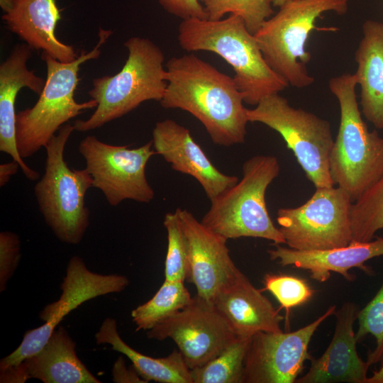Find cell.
I'll return each mask as SVG.
<instances>
[{
	"label": "cell",
	"mask_w": 383,
	"mask_h": 383,
	"mask_svg": "<svg viewBox=\"0 0 383 383\" xmlns=\"http://www.w3.org/2000/svg\"><path fill=\"white\" fill-rule=\"evenodd\" d=\"M31 55L32 48L28 44H17L0 65V151L18 162L27 179L35 181L40 173L26 164L17 148L15 110L16 96L21 89L28 88L40 95L45 84V80L28 70L27 62Z\"/></svg>",
	"instance_id": "cell-19"
},
{
	"label": "cell",
	"mask_w": 383,
	"mask_h": 383,
	"mask_svg": "<svg viewBox=\"0 0 383 383\" xmlns=\"http://www.w3.org/2000/svg\"><path fill=\"white\" fill-rule=\"evenodd\" d=\"M13 1L14 0H0L1 7L4 11V13L8 11L11 9Z\"/></svg>",
	"instance_id": "cell-37"
},
{
	"label": "cell",
	"mask_w": 383,
	"mask_h": 383,
	"mask_svg": "<svg viewBox=\"0 0 383 383\" xmlns=\"http://www.w3.org/2000/svg\"><path fill=\"white\" fill-rule=\"evenodd\" d=\"M124 46L128 57L114 75L95 78L89 91L97 102L87 120L77 119L73 126L79 132L90 131L121 118L146 101H160L167 87V71L162 50L148 38L134 36Z\"/></svg>",
	"instance_id": "cell-4"
},
{
	"label": "cell",
	"mask_w": 383,
	"mask_h": 383,
	"mask_svg": "<svg viewBox=\"0 0 383 383\" xmlns=\"http://www.w3.org/2000/svg\"><path fill=\"white\" fill-rule=\"evenodd\" d=\"M264 288L278 300L281 307L286 309L287 318L292 308L308 301L314 291L303 279L285 274L267 273L263 279Z\"/></svg>",
	"instance_id": "cell-31"
},
{
	"label": "cell",
	"mask_w": 383,
	"mask_h": 383,
	"mask_svg": "<svg viewBox=\"0 0 383 383\" xmlns=\"http://www.w3.org/2000/svg\"><path fill=\"white\" fill-rule=\"evenodd\" d=\"M359 327L355 333L357 342L370 334L376 340V347L370 351L367 362L370 365H383V283L373 299L357 315Z\"/></svg>",
	"instance_id": "cell-30"
},
{
	"label": "cell",
	"mask_w": 383,
	"mask_h": 383,
	"mask_svg": "<svg viewBox=\"0 0 383 383\" xmlns=\"http://www.w3.org/2000/svg\"><path fill=\"white\" fill-rule=\"evenodd\" d=\"M349 0H290L279 6L254 34L267 65L289 85L301 89L314 82L306 50L315 22L324 12L345 14Z\"/></svg>",
	"instance_id": "cell-8"
},
{
	"label": "cell",
	"mask_w": 383,
	"mask_h": 383,
	"mask_svg": "<svg viewBox=\"0 0 383 383\" xmlns=\"http://www.w3.org/2000/svg\"><path fill=\"white\" fill-rule=\"evenodd\" d=\"M247 116L248 122L265 124L282 137L316 188L335 185L329 165L334 143L329 121L294 108L279 93L265 97L255 108L248 109Z\"/></svg>",
	"instance_id": "cell-9"
},
{
	"label": "cell",
	"mask_w": 383,
	"mask_h": 383,
	"mask_svg": "<svg viewBox=\"0 0 383 383\" xmlns=\"http://www.w3.org/2000/svg\"><path fill=\"white\" fill-rule=\"evenodd\" d=\"M128 279L119 274H100L88 270L83 260L73 256L60 286V299L46 306L40 313L45 323L26 331L20 345L2 358L0 371L21 363L37 353L48 342L62 320L84 302L99 296L120 292L128 285Z\"/></svg>",
	"instance_id": "cell-12"
},
{
	"label": "cell",
	"mask_w": 383,
	"mask_h": 383,
	"mask_svg": "<svg viewBox=\"0 0 383 383\" xmlns=\"http://www.w3.org/2000/svg\"><path fill=\"white\" fill-rule=\"evenodd\" d=\"M147 335L157 340H173L190 370L209 362L237 339L213 305L197 295L186 307L148 331Z\"/></svg>",
	"instance_id": "cell-13"
},
{
	"label": "cell",
	"mask_w": 383,
	"mask_h": 383,
	"mask_svg": "<svg viewBox=\"0 0 383 383\" xmlns=\"http://www.w3.org/2000/svg\"><path fill=\"white\" fill-rule=\"evenodd\" d=\"M121 357L116 362L113 369V382H146L136 370H127Z\"/></svg>",
	"instance_id": "cell-34"
},
{
	"label": "cell",
	"mask_w": 383,
	"mask_h": 383,
	"mask_svg": "<svg viewBox=\"0 0 383 383\" xmlns=\"http://www.w3.org/2000/svg\"><path fill=\"white\" fill-rule=\"evenodd\" d=\"M184 283L165 280L152 299L132 311L136 331L150 330L190 304L192 297Z\"/></svg>",
	"instance_id": "cell-25"
},
{
	"label": "cell",
	"mask_w": 383,
	"mask_h": 383,
	"mask_svg": "<svg viewBox=\"0 0 383 383\" xmlns=\"http://www.w3.org/2000/svg\"><path fill=\"white\" fill-rule=\"evenodd\" d=\"M362 29L354 73L360 87V111L377 129L383 130V22L367 20Z\"/></svg>",
	"instance_id": "cell-22"
},
{
	"label": "cell",
	"mask_w": 383,
	"mask_h": 383,
	"mask_svg": "<svg viewBox=\"0 0 383 383\" xmlns=\"http://www.w3.org/2000/svg\"><path fill=\"white\" fill-rule=\"evenodd\" d=\"M274 0H204L207 18L219 20L226 14L240 16L248 30L255 34L274 15Z\"/></svg>",
	"instance_id": "cell-28"
},
{
	"label": "cell",
	"mask_w": 383,
	"mask_h": 383,
	"mask_svg": "<svg viewBox=\"0 0 383 383\" xmlns=\"http://www.w3.org/2000/svg\"><path fill=\"white\" fill-rule=\"evenodd\" d=\"M98 344H109L113 350L126 355L133 368L146 382L192 383L191 370L179 350H174L168 356L155 358L136 351L121 338L117 323L113 318H107L95 335Z\"/></svg>",
	"instance_id": "cell-24"
},
{
	"label": "cell",
	"mask_w": 383,
	"mask_h": 383,
	"mask_svg": "<svg viewBox=\"0 0 383 383\" xmlns=\"http://www.w3.org/2000/svg\"><path fill=\"white\" fill-rule=\"evenodd\" d=\"M336 311L323 315L294 332H258L250 340L242 383H294L310 358L308 348L318 326Z\"/></svg>",
	"instance_id": "cell-14"
},
{
	"label": "cell",
	"mask_w": 383,
	"mask_h": 383,
	"mask_svg": "<svg viewBox=\"0 0 383 383\" xmlns=\"http://www.w3.org/2000/svg\"><path fill=\"white\" fill-rule=\"evenodd\" d=\"M76 344L62 326L53 331L45 345L19 365L27 379L44 383H100L76 354Z\"/></svg>",
	"instance_id": "cell-23"
},
{
	"label": "cell",
	"mask_w": 383,
	"mask_h": 383,
	"mask_svg": "<svg viewBox=\"0 0 383 383\" xmlns=\"http://www.w3.org/2000/svg\"><path fill=\"white\" fill-rule=\"evenodd\" d=\"M1 18L9 29L32 49L41 50L63 62L78 57L72 45L63 43L55 35L61 19L55 0H14Z\"/></svg>",
	"instance_id": "cell-21"
},
{
	"label": "cell",
	"mask_w": 383,
	"mask_h": 383,
	"mask_svg": "<svg viewBox=\"0 0 383 383\" xmlns=\"http://www.w3.org/2000/svg\"><path fill=\"white\" fill-rule=\"evenodd\" d=\"M20 165L18 162L13 160L0 165V187H4L10 180L13 175H15Z\"/></svg>",
	"instance_id": "cell-35"
},
{
	"label": "cell",
	"mask_w": 383,
	"mask_h": 383,
	"mask_svg": "<svg viewBox=\"0 0 383 383\" xmlns=\"http://www.w3.org/2000/svg\"><path fill=\"white\" fill-rule=\"evenodd\" d=\"M73 125L64 124L45 146V172L34 187L39 210L47 225L62 242L79 244L89 225L85 195L92 187L87 169H71L65 160Z\"/></svg>",
	"instance_id": "cell-7"
},
{
	"label": "cell",
	"mask_w": 383,
	"mask_h": 383,
	"mask_svg": "<svg viewBox=\"0 0 383 383\" xmlns=\"http://www.w3.org/2000/svg\"><path fill=\"white\" fill-rule=\"evenodd\" d=\"M366 383H383V365L379 370L373 372V374L367 377Z\"/></svg>",
	"instance_id": "cell-36"
},
{
	"label": "cell",
	"mask_w": 383,
	"mask_h": 383,
	"mask_svg": "<svg viewBox=\"0 0 383 383\" xmlns=\"http://www.w3.org/2000/svg\"><path fill=\"white\" fill-rule=\"evenodd\" d=\"M267 250L271 260H277L282 266L291 265L307 270L311 277L323 282L331 277V272L342 274L352 281L355 277L348 272L353 267L369 272L365 262L373 257L383 255V238L368 242H351L344 247L323 250H298L274 245Z\"/></svg>",
	"instance_id": "cell-20"
},
{
	"label": "cell",
	"mask_w": 383,
	"mask_h": 383,
	"mask_svg": "<svg viewBox=\"0 0 383 383\" xmlns=\"http://www.w3.org/2000/svg\"><path fill=\"white\" fill-rule=\"evenodd\" d=\"M165 68L167 84L160 101L163 108L192 114L218 145L244 143L248 109L233 77L193 53L171 57Z\"/></svg>",
	"instance_id": "cell-1"
},
{
	"label": "cell",
	"mask_w": 383,
	"mask_h": 383,
	"mask_svg": "<svg viewBox=\"0 0 383 383\" xmlns=\"http://www.w3.org/2000/svg\"><path fill=\"white\" fill-rule=\"evenodd\" d=\"M290 1V0H274L273 1V6H281L282 5H283L284 3H286L287 1Z\"/></svg>",
	"instance_id": "cell-38"
},
{
	"label": "cell",
	"mask_w": 383,
	"mask_h": 383,
	"mask_svg": "<svg viewBox=\"0 0 383 383\" xmlns=\"http://www.w3.org/2000/svg\"><path fill=\"white\" fill-rule=\"evenodd\" d=\"M213 305L237 338H250L258 332L280 333L283 316L238 269L216 295Z\"/></svg>",
	"instance_id": "cell-18"
},
{
	"label": "cell",
	"mask_w": 383,
	"mask_h": 383,
	"mask_svg": "<svg viewBox=\"0 0 383 383\" xmlns=\"http://www.w3.org/2000/svg\"><path fill=\"white\" fill-rule=\"evenodd\" d=\"M250 338H239L206 364L191 370L192 383H242Z\"/></svg>",
	"instance_id": "cell-26"
},
{
	"label": "cell",
	"mask_w": 383,
	"mask_h": 383,
	"mask_svg": "<svg viewBox=\"0 0 383 383\" xmlns=\"http://www.w3.org/2000/svg\"><path fill=\"white\" fill-rule=\"evenodd\" d=\"M169 13L180 18H207L203 5L204 0H155Z\"/></svg>",
	"instance_id": "cell-33"
},
{
	"label": "cell",
	"mask_w": 383,
	"mask_h": 383,
	"mask_svg": "<svg viewBox=\"0 0 383 383\" xmlns=\"http://www.w3.org/2000/svg\"><path fill=\"white\" fill-rule=\"evenodd\" d=\"M279 171L275 156L251 157L243 165L242 179L211 201L201 223L226 240L251 237L285 244L265 200L267 189Z\"/></svg>",
	"instance_id": "cell-6"
},
{
	"label": "cell",
	"mask_w": 383,
	"mask_h": 383,
	"mask_svg": "<svg viewBox=\"0 0 383 383\" xmlns=\"http://www.w3.org/2000/svg\"><path fill=\"white\" fill-rule=\"evenodd\" d=\"M163 225L167 233L165 280L184 282L187 279L189 270V248L175 211L165 214Z\"/></svg>",
	"instance_id": "cell-29"
},
{
	"label": "cell",
	"mask_w": 383,
	"mask_h": 383,
	"mask_svg": "<svg viewBox=\"0 0 383 383\" xmlns=\"http://www.w3.org/2000/svg\"><path fill=\"white\" fill-rule=\"evenodd\" d=\"M359 311L351 301L335 311L336 324L328 347L318 358L310 357L311 367L295 383L367 382L370 365L357 354L353 330Z\"/></svg>",
	"instance_id": "cell-17"
},
{
	"label": "cell",
	"mask_w": 383,
	"mask_h": 383,
	"mask_svg": "<svg viewBox=\"0 0 383 383\" xmlns=\"http://www.w3.org/2000/svg\"><path fill=\"white\" fill-rule=\"evenodd\" d=\"M19 237L11 231L0 233V291L6 287L8 281L16 270L21 258Z\"/></svg>",
	"instance_id": "cell-32"
},
{
	"label": "cell",
	"mask_w": 383,
	"mask_h": 383,
	"mask_svg": "<svg viewBox=\"0 0 383 383\" xmlns=\"http://www.w3.org/2000/svg\"><path fill=\"white\" fill-rule=\"evenodd\" d=\"M177 40L184 50L217 54L233 69V79L244 102L256 106L265 97L285 89L289 84L266 62L255 35L238 16L219 20H182Z\"/></svg>",
	"instance_id": "cell-2"
},
{
	"label": "cell",
	"mask_w": 383,
	"mask_h": 383,
	"mask_svg": "<svg viewBox=\"0 0 383 383\" xmlns=\"http://www.w3.org/2000/svg\"><path fill=\"white\" fill-rule=\"evenodd\" d=\"M152 147L179 172L193 177L211 201L238 182V177L219 171L194 140L189 130L172 119L158 121Z\"/></svg>",
	"instance_id": "cell-16"
},
{
	"label": "cell",
	"mask_w": 383,
	"mask_h": 383,
	"mask_svg": "<svg viewBox=\"0 0 383 383\" xmlns=\"http://www.w3.org/2000/svg\"><path fill=\"white\" fill-rule=\"evenodd\" d=\"M92 187L99 189L107 202L117 206L126 199L150 203L155 192L146 177V165L155 154L152 140L136 148L113 145L94 135L82 139L78 146Z\"/></svg>",
	"instance_id": "cell-11"
},
{
	"label": "cell",
	"mask_w": 383,
	"mask_h": 383,
	"mask_svg": "<svg viewBox=\"0 0 383 383\" xmlns=\"http://www.w3.org/2000/svg\"><path fill=\"white\" fill-rule=\"evenodd\" d=\"M357 80L345 73L328 81L340 107V124L330 155V173L335 185L353 202L383 175V138L369 131L357 101Z\"/></svg>",
	"instance_id": "cell-3"
},
{
	"label": "cell",
	"mask_w": 383,
	"mask_h": 383,
	"mask_svg": "<svg viewBox=\"0 0 383 383\" xmlns=\"http://www.w3.org/2000/svg\"><path fill=\"white\" fill-rule=\"evenodd\" d=\"M111 33V30L99 28V40L94 48L88 52L82 50L70 62L42 53L47 67L44 88L33 106L16 113V143L22 158H28L45 147L69 120L97 106L94 99L77 102L74 94L79 80L80 65L99 57L101 46Z\"/></svg>",
	"instance_id": "cell-5"
},
{
	"label": "cell",
	"mask_w": 383,
	"mask_h": 383,
	"mask_svg": "<svg viewBox=\"0 0 383 383\" xmlns=\"http://www.w3.org/2000/svg\"><path fill=\"white\" fill-rule=\"evenodd\" d=\"M352 242H368L383 228V175L358 199L350 211Z\"/></svg>",
	"instance_id": "cell-27"
},
{
	"label": "cell",
	"mask_w": 383,
	"mask_h": 383,
	"mask_svg": "<svg viewBox=\"0 0 383 383\" xmlns=\"http://www.w3.org/2000/svg\"><path fill=\"white\" fill-rule=\"evenodd\" d=\"M352 204L349 194L339 187H317L304 204L277 210L278 228L285 244L294 250L347 246L352 242Z\"/></svg>",
	"instance_id": "cell-10"
},
{
	"label": "cell",
	"mask_w": 383,
	"mask_h": 383,
	"mask_svg": "<svg viewBox=\"0 0 383 383\" xmlns=\"http://www.w3.org/2000/svg\"><path fill=\"white\" fill-rule=\"evenodd\" d=\"M174 211L188 244L187 280L195 286L197 296L213 304L217 293L238 270L231 257L228 240L206 227L188 210L177 208Z\"/></svg>",
	"instance_id": "cell-15"
}]
</instances>
